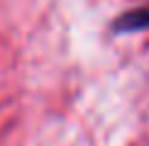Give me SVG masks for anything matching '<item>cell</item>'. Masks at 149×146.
Wrapping results in <instances>:
<instances>
[{
	"label": "cell",
	"instance_id": "6da1fadb",
	"mask_svg": "<svg viewBox=\"0 0 149 146\" xmlns=\"http://www.w3.org/2000/svg\"><path fill=\"white\" fill-rule=\"evenodd\" d=\"M149 27V8H139L132 12H125L115 20V32H137Z\"/></svg>",
	"mask_w": 149,
	"mask_h": 146
}]
</instances>
